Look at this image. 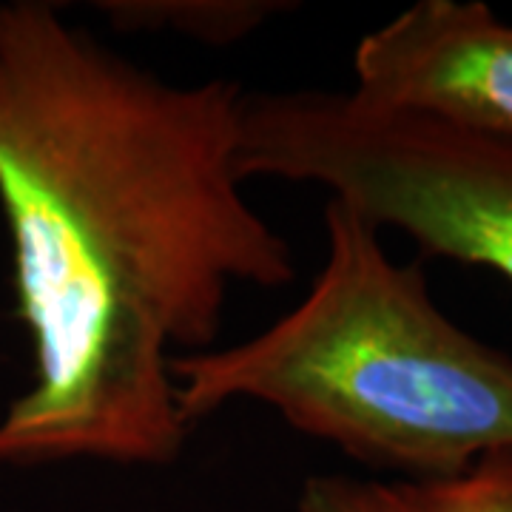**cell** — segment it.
<instances>
[{
    "label": "cell",
    "instance_id": "cell-7",
    "mask_svg": "<svg viewBox=\"0 0 512 512\" xmlns=\"http://www.w3.org/2000/svg\"><path fill=\"white\" fill-rule=\"evenodd\" d=\"M299 512H384L367 481L342 476L308 478L299 493Z\"/></svg>",
    "mask_w": 512,
    "mask_h": 512
},
{
    "label": "cell",
    "instance_id": "cell-1",
    "mask_svg": "<svg viewBox=\"0 0 512 512\" xmlns=\"http://www.w3.org/2000/svg\"><path fill=\"white\" fill-rule=\"evenodd\" d=\"M237 80L168 83L0 0V208L32 384L0 467H168L191 427L171 359L211 350L237 285L279 291L291 245L242 194Z\"/></svg>",
    "mask_w": 512,
    "mask_h": 512
},
{
    "label": "cell",
    "instance_id": "cell-5",
    "mask_svg": "<svg viewBox=\"0 0 512 512\" xmlns=\"http://www.w3.org/2000/svg\"><path fill=\"white\" fill-rule=\"evenodd\" d=\"M114 29L174 32L225 46L256 32L282 12V3L262 0H106L97 6Z\"/></svg>",
    "mask_w": 512,
    "mask_h": 512
},
{
    "label": "cell",
    "instance_id": "cell-2",
    "mask_svg": "<svg viewBox=\"0 0 512 512\" xmlns=\"http://www.w3.org/2000/svg\"><path fill=\"white\" fill-rule=\"evenodd\" d=\"M379 234L328 200V251L305 299L239 345L171 359L185 424L265 404L402 481L458 478L512 450V356L447 319L421 265L393 262Z\"/></svg>",
    "mask_w": 512,
    "mask_h": 512
},
{
    "label": "cell",
    "instance_id": "cell-4",
    "mask_svg": "<svg viewBox=\"0 0 512 512\" xmlns=\"http://www.w3.org/2000/svg\"><path fill=\"white\" fill-rule=\"evenodd\" d=\"M370 106L512 140V26L478 0H419L359 40Z\"/></svg>",
    "mask_w": 512,
    "mask_h": 512
},
{
    "label": "cell",
    "instance_id": "cell-3",
    "mask_svg": "<svg viewBox=\"0 0 512 512\" xmlns=\"http://www.w3.org/2000/svg\"><path fill=\"white\" fill-rule=\"evenodd\" d=\"M239 174L319 185L376 231L512 285V140L353 92H259L242 106Z\"/></svg>",
    "mask_w": 512,
    "mask_h": 512
},
{
    "label": "cell",
    "instance_id": "cell-6",
    "mask_svg": "<svg viewBox=\"0 0 512 512\" xmlns=\"http://www.w3.org/2000/svg\"><path fill=\"white\" fill-rule=\"evenodd\" d=\"M384 512H512V450L447 481H367Z\"/></svg>",
    "mask_w": 512,
    "mask_h": 512
}]
</instances>
